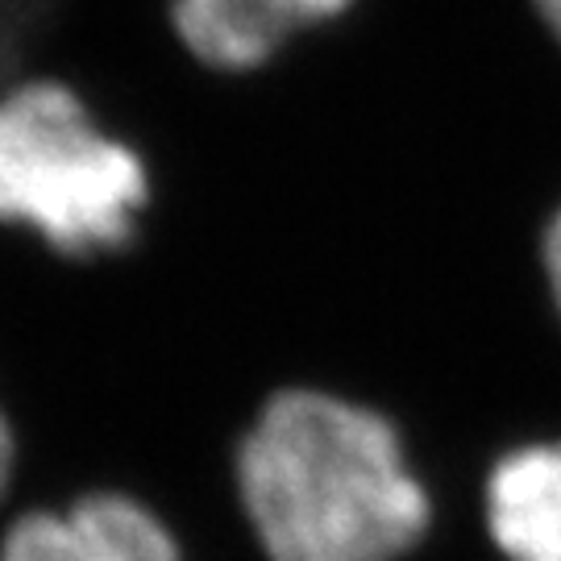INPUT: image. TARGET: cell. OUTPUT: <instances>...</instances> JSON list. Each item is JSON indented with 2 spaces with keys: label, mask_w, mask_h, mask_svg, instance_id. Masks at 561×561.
I'll return each instance as SVG.
<instances>
[{
  "label": "cell",
  "mask_w": 561,
  "mask_h": 561,
  "mask_svg": "<svg viewBox=\"0 0 561 561\" xmlns=\"http://www.w3.org/2000/svg\"><path fill=\"white\" fill-rule=\"evenodd\" d=\"M238 495L271 561H396L428 528L396 424L312 387L266 400L238 445Z\"/></svg>",
  "instance_id": "obj_1"
},
{
  "label": "cell",
  "mask_w": 561,
  "mask_h": 561,
  "mask_svg": "<svg viewBox=\"0 0 561 561\" xmlns=\"http://www.w3.org/2000/svg\"><path fill=\"white\" fill-rule=\"evenodd\" d=\"M146 204V159L104 129L80 92L34 80L0 96V221L88 259L134 238Z\"/></svg>",
  "instance_id": "obj_2"
},
{
  "label": "cell",
  "mask_w": 561,
  "mask_h": 561,
  "mask_svg": "<svg viewBox=\"0 0 561 561\" xmlns=\"http://www.w3.org/2000/svg\"><path fill=\"white\" fill-rule=\"evenodd\" d=\"M0 561H183L171 528L129 495H83L62 512L21 516Z\"/></svg>",
  "instance_id": "obj_3"
},
{
  "label": "cell",
  "mask_w": 561,
  "mask_h": 561,
  "mask_svg": "<svg viewBox=\"0 0 561 561\" xmlns=\"http://www.w3.org/2000/svg\"><path fill=\"white\" fill-rule=\"evenodd\" d=\"M354 0H171L183 50L213 71H254L287 42L333 21Z\"/></svg>",
  "instance_id": "obj_4"
},
{
  "label": "cell",
  "mask_w": 561,
  "mask_h": 561,
  "mask_svg": "<svg viewBox=\"0 0 561 561\" xmlns=\"http://www.w3.org/2000/svg\"><path fill=\"white\" fill-rule=\"evenodd\" d=\"M486 528L507 561H561V442L524 445L495 461Z\"/></svg>",
  "instance_id": "obj_5"
},
{
  "label": "cell",
  "mask_w": 561,
  "mask_h": 561,
  "mask_svg": "<svg viewBox=\"0 0 561 561\" xmlns=\"http://www.w3.org/2000/svg\"><path fill=\"white\" fill-rule=\"evenodd\" d=\"M545 275H549V287H553V300H558L561 308V208L558 217L549 221V229H545Z\"/></svg>",
  "instance_id": "obj_6"
},
{
  "label": "cell",
  "mask_w": 561,
  "mask_h": 561,
  "mask_svg": "<svg viewBox=\"0 0 561 561\" xmlns=\"http://www.w3.org/2000/svg\"><path fill=\"white\" fill-rule=\"evenodd\" d=\"M13 461H18V442H13V424L0 408V500H4V491L13 482Z\"/></svg>",
  "instance_id": "obj_7"
},
{
  "label": "cell",
  "mask_w": 561,
  "mask_h": 561,
  "mask_svg": "<svg viewBox=\"0 0 561 561\" xmlns=\"http://www.w3.org/2000/svg\"><path fill=\"white\" fill-rule=\"evenodd\" d=\"M533 4H537L541 21L549 25V34L561 42V0H533Z\"/></svg>",
  "instance_id": "obj_8"
}]
</instances>
